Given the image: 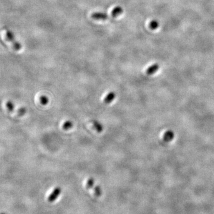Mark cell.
<instances>
[{
  "mask_svg": "<svg viewBox=\"0 0 214 214\" xmlns=\"http://www.w3.org/2000/svg\"><path fill=\"white\" fill-rule=\"evenodd\" d=\"M92 123L93 124V127L95 128V129L99 133H101L103 131V127L102 126L101 124V123H99L98 122L96 121V120H92Z\"/></svg>",
  "mask_w": 214,
  "mask_h": 214,
  "instance_id": "7",
  "label": "cell"
},
{
  "mask_svg": "<svg viewBox=\"0 0 214 214\" xmlns=\"http://www.w3.org/2000/svg\"><path fill=\"white\" fill-rule=\"evenodd\" d=\"M3 35L6 41L11 44L13 48L15 50L19 51L22 49V45L16 41L15 39L14 38V36H13V35L10 31L7 29H4Z\"/></svg>",
  "mask_w": 214,
  "mask_h": 214,
  "instance_id": "1",
  "label": "cell"
},
{
  "mask_svg": "<svg viewBox=\"0 0 214 214\" xmlns=\"http://www.w3.org/2000/svg\"><path fill=\"white\" fill-rule=\"evenodd\" d=\"M123 12V10L122 7H116L112 10L111 13V16L113 17H115L121 15Z\"/></svg>",
  "mask_w": 214,
  "mask_h": 214,
  "instance_id": "5",
  "label": "cell"
},
{
  "mask_svg": "<svg viewBox=\"0 0 214 214\" xmlns=\"http://www.w3.org/2000/svg\"><path fill=\"white\" fill-rule=\"evenodd\" d=\"M61 192V189L60 187H56V189H54V190L51 193L49 196L48 197V201L49 202H52L55 201L56 199L59 196Z\"/></svg>",
  "mask_w": 214,
  "mask_h": 214,
  "instance_id": "2",
  "label": "cell"
},
{
  "mask_svg": "<svg viewBox=\"0 0 214 214\" xmlns=\"http://www.w3.org/2000/svg\"><path fill=\"white\" fill-rule=\"evenodd\" d=\"M159 26V23L158 22L155 20H153L150 23V28L152 29H156Z\"/></svg>",
  "mask_w": 214,
  "mask_h": 214,
  "instance_id": "11",
  "label": "cell"
},
{
  "mask_svg": "<svg viewBox=\"0 0 214 214\" xmlns=\"http://www.w3.org/2000/svg\"><path fill=\"white\" fill-rule=\"evenodd\" d=\"M158 68H159L158 65L154 64V65L150 66L146 70V74H148L149 75L153 74L158 70Z\"/></svg>",
  "mask_w": 214,
  "mask_h": 214,
  "instance_id": "6",
  "label": "cell"
},
{
  "mask_svg": "<svg viewBox=\"0 0 214 214\" xmlns=\"http://www.w3.org/2000/svg\"><path fill=\"white\" fill-rule=\"evenodd\" d=\"M95 195L97 196H100L102 194V190H101V188L98 186H97L95 187Z\"/></svg>",
  "mask_w": 214,
  "mask_h": 214,
  "instance_id": "12",
  "label": "cell"
},
{
  "mask_svg": "<svg viewBox=\"0 0 214 214\" xmlns=\"http://www.w3.org/2000/svg\"><path fill=\"white\" fill-rule=\"evenodd\" d=\"M49 102L48 98H47L46 96H42L40 97V102L43 105H46Z\"/></svg>",
  "mask_w": 214,
  "mask_h": 214,
  "instance_id": "9",
  "label": "cell"
},
{
  "mask_svg": "<svg viewBox=\"0 0 214 214\" xmlns=\"http://www.w3.org/2000/svg\"><path fill=\"white\" fill-rule=\"evenodd\" d=\"M93 184H94V180L92 178L89 179L86 183V187L88 189H92L93 186Z\"/></svg>",
  "mask_w": 214,
  "mask_h": 214,
  "instance_id": "10",
  "label": "cell"
},
{
  "mask_svg": "<svg viewBox=\"0 0 214 214\" xmlns=\"http://www.w3.org/2000/svg\"><path fill=\"white\" fill-rule=\"evenodd\" d=\"M73 124L72 122L66 121L63 123L62 127L64 130H69L71 129L73 127Z\"/></svg>",
  "mask_w": 214,
  "mask_h": 214,
  "instance_id": "8",
  "label": "cell"
},
{
  "mask_svg": "<svg viewBox=\"0 0 214 214\" xmlns=\"http://www.w3.org/2000/svg\"><path fill=\"white\" fill-rule=\"evenodd\" d=\"M0 214H6V213H0Z\"/></svg>",
  "mask_w": 214,
  "mask_h": 214,
  "instance_id": "15",
  "label": "cell"
},
{
  "mask_svg": "<svg viewBox=\"0 0 214 214\" xmlns=\"http://www.w3.org/2000/svg\"><path fill=\"white\" fill-rule=\"evenodd\" d=\"M19 113H20V114H22V115L24 114V113H26V109L25 108H21L20 110V111H19Z\"/></svg>",
  "mask_w": 214,
  "mask_h": 214,
  "instance_id": "14",
  "label": "cell"
},
{
  "mask_svg": "<svg viewBox=\"0 0 214 214\" xmlns=\"http://www.w3.org/2000/svg\"><path fill=\"white\" fill-rule=\"evenodd\" d=\"M116 97L115 93L114 92H110L106 95L104 99V103L105 104H109L111 103Z\"/></svg>",
  "mask_w": 214,
  "mask_h": 214,
  "instance_id": "3",
  "label": "cell"
},
{
  "mask_svg": "<svg viewBox=\"0 0 214 214\" xmlns=\"http://www.w3.org/2000/svg\"><path fill=\"white\" fill-rule=\"evenodd\" d=\"M7 106L9 110L12 111L13 110V108H14V106H13V104L11 102H8L7 103Z\"/></svg>",
  "mask_w": 214,
  "mask_h": 214,
  "instance_id": "13",
  "label": "cell"
},
{
  "mask_svg": "<svg viewBox=\"0 0 214 214\" xmlns=\"http://www.w3.org/2000/svg\"><path fill=\"white\" fill-rule=\"evenodd\" d=\"M92 17L95 20H105L108 19V15L102 13H94L92 15Z\"/></svg>",
  "mask_w": 214,
  "mask_h": 214,
  "instance_id": "4",
  "label": "cell"
}]
</instances>
